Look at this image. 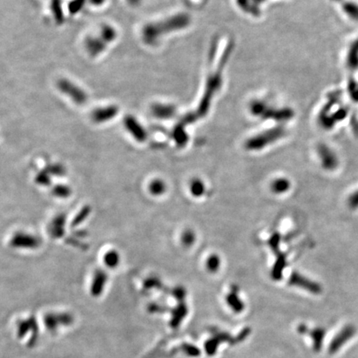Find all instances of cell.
I'll list each match as a JSON object with an SVG mask.
<instances>
[{
  "instance_id": "cell-1",
  "label": "cell",
  "mask_w": 358,
  "mask_h": 358,
  "mask_svg": "<svg viewBox=\"0 0 358 358\" xmlns=\"http://www.w3.org/2000/svg\"><path fill=\"white\" fill-rule=\"evenodd\" d=\"M188 23L189 17L186 15H175L163 22L149 23L142 32L143 38L147 43L152 44L167 33L184 29Z\"/></svg>"
},
{
  "instance_id": "cell-2",
  "label": "cell",
  "mask_w": 358,
  "mask_h": 358,
  "mask_svg": "<svg viewBox=\"0 0 358 358\" xmlns=\"http://www.w3.org/2000/svg\"><path fill=\"white\" fill-rule=\"evenodd\" d=\"M285 136V130L282 128H275L273 130H268L261 135L256 136L254 138L249 139L246 143V148L248 150H261L267 144L276 141L277 139Z\"/></svg>"
},
{
  "instance_id": "cell-3",
  "label": "cell",
  "mask_w": 358,
  "mask_h": 358,
  "mask_svg": "<svg viewBox=\"0 0 358 358\" xmlns=\"http://www.w3.org/2000/svg\"><path fill=\"white\" fill-rule=\"evenodd\" d=\"M57 88L76 104H83L87 102V94L85 90L68 79L60 80L57 82Z\"/></svg>"
},
{
  "instance_id": "cell-4",
  "label": "cell",
  "mask_w": 358,
  "mask_h": 358,
  "mask_svg": "<svg viewBox=\"0 0 358 358\" xmlns=\"http://www.w3.org/2000/svg\"><path fill=\"white\" fill-rule=\"evenodd\" d=\"M357 328L353 325H347L341 328L337 335L333 338L328 347L329 354L338 353L347 341H350L355 336Z\"/></svg>"
},
{
  "instance_id": "cell-5",
  "label": "cell",
  "mask_w": 358,
  "mask_h": 358,
  "mask_svg": "<svg viewBox=\"0 0 358 358\" xmlns=\"http://www.w3.org/2000/svg\"><path fill=\"white\" fill-rule=\"evenodd\" d=\"M41 244V240L37 237L34 235L25 233V232H17L14 235L10 240V245L18 249H34L38 248Z\"/></svg>"
},
{
  "instance_id": "cell-6",
  "label": "cell",
  "mask_w": 358,
  "mask_h": 358,
  "mask_svg": "<svg viewBox=\"0 0 358 358\" xmlns=\"http://www.w3.org/2000/svg\"><path fill=\"white\" fill-rule=\"evenodd\" d=\"M124 125L125 130L130 133L136 141L139 142V143H144V141H146L147 137H148L146 130L143 127V125L137 120V119L135 118L134 116H126L124 119Z\"/></svg>"
},
{
  "instance_id": "cell-7",
  "label": "cell",
  "mask_w": 358,
  "mask_h": 358,
  "mask_svg": "<svg viewBox=\"0 0 358 358\" xmlns=\"http://www.w3.org/2000/svg\"><path fill=\"white\" fill-rule=\"evenodd\" d=\"M289 283L290 285L302 288L314 294H319L322 292V287L320 285L313 282L310 279H307L306 277L303 276L297 272H293L291 274Z\"/></svg>"
},
{
  "instance_id": "cell-8",
  "label": "cell",
  "mask_w": 358,
  "mask_h": 358,
  "mask_svg": "<svg viewBox=\"0 0 358 358\" xmlns=\"http://www.w3.org/2000/svg\"><path fill=\"white\" fill-rule=\"evenodd\" d=\"M119 108L116 105H108L104 107L97 108L92 111V120L98 124L110 121L118 115Z\"/></svg>"
},
{
  "instance_id": "cell-9",
  "label": "cell",
  "mask_w": 358,
  "mask_h": 358,
  "mask_svg": "<svg viewBox=\"0 0 358 358\" xmlns=\"http://www.w3.org/2000/svg\"><path fill=\"white\" fill-rule=\"evenodd\" d=\"M319 154L321 158L322 164L325 170H333L339 165V160L336 156L335 153H333V150H331L327 145L321 144L319 145Z\"/></svg>"
},
{
  "instance_id": "cell-10",
  "label": "cell",
  "mask_w": 358,
  "mask_h": 358,
  "mask_svg": "<svg viewBox=\"0 0 358 358\" xmlns=\"http://www.w3.org/2000/svg\"><path fill=\"white\" fill-rule=\"evenodd\" d=\"M222 341H230L231 344H235V338H231L228 333H216L214 338L210 339L205 343V350L208 355H214L217 352L218 345Z\"/></svg>"
},
{
  "instance_id": "cell-11",
  "label": "cell",
  "mask_w": 358,
  "mask_h": 358,
  "mask_svg": "<svg viewBox=\"0 0 358 358\" xmlns=\"http://www.w3.org/2000/svg\"><path fill=\"white\" fill-rule=\"evenodd\" d=\"M107 43L101 37H90L85 40V48L92 57H96L105 50Z\"/></svg>"
},
{
  "instance_id": "cell-12",
  "label": "cell",
  "mask_w": 358,
  "mask_h": 358,
  "mask_svg": "<svg viewBox=\"0 0 358 358\" xmlns=\"http://www.w3.org/2000/svg\"><path fill=\"white\" fill-rule=\"evenodd\" d=\"M108 275L103 270H97L94 273L90 291L94 296H98L104 290V285L107 282Z\"/></svg>"
},
{
  "instance_id": "cell-13",
  "label": "cell",
  "mask_w": 358,
  "mask_h": 358,
  "mask_svg": "<svg viewBox=\"0 0 358 358\" xmlns=\"http://www.w3.org/2000/svg\"><path fill=\"white\" fill-rule=\"evenodd\" d=\"M67 217L64 213L58 214L54 217L50 225V234L51 237L58 239L65 235V225Z\"/></svg>"
},
{
  "instance_id": "cell-14",
  "label": "cell",
  "mask_w": 358,
  "mask_h": 358,
  "mask_svg": "<svg viewBox=\"0 0 358 358\" xmlns=\"http://www.w3.org/2000/svg\"><path fill=\"white\" fill-rule=\"evenodd\" d=\"M151 112L156 118L161 119H168L175 116L176 109L172 104H161L157 103L152 105Z\"/></svg>"
},
{
  "instance_id": "cell-15",
  "label": "cell",
  "mask_w": 358,
  "mask_h": 358,
  "mask_svg": "<svg viewBox=\"0 0 358 358\" xmlns=\"http://www.w3.org/2000/svg\"><path fill=\"white\" fill-rule=\"evenodd\" d=\"M347 67L351 71H356L358 70V38L350 45L349 49L347 51V60H346Z\"/></svg>"
},
{
  "instance_id": "cell-16",
  "label": "cell",
  "mask_w": 358,
  "mask_h": 358,
  "mask_svg": "<svg viewBox=\"0 0 358 358\" xmlns=\"http://www.w3.org/2000/svg\"><path fill=\"white\" fill-rule=\"evenodd\" d=\"M274 253L277 256V259L271 272V276L274 280H279L282 278L283 271L286 266V257L279 250L274 251Z\"/></svg>"
},
{
  "instance_id": "cell-17",
  "label": "cell",
  "mask_w": 358,
  "mask_h": 358,
  "mask_svg": "<svg viewBox=\"0 0 358 358\" xmlns=\"http://www.w3.org/2000/svg\"><path fill=\"white\" fill-rule=\"evenodd\" d=\"M341 3V9L344 13L351 18L358 22V3L348 0H334Z\"/></svg>"
},
{
  "instance_id": "cell-18",
  "label": "cell",
  "mask_w": 358,
  "mask_h": 358,
  "mask_svg": "<svg viewBox=\"0 0 358 358\" xmlns=\"http://www.w3.org/2000/svg\"><path fill=\"white\" fill-rule=\"evenodd\" d=\"M307 333L310 334L312 339L313 341V349L315 350L316 352L320 351L323 346V341L324 339L325 334H326V331L322 327H317L312 331H307Z\"/></svg>"
},
{
  "instance_id": "cell-19",
  "label": "cell",
  "mask_w": 358,
  "mask_h": 358,
  "mask_svg": "<svg viewBox=\"0 0 358 358\" xmlns=\"http://www.w3.org/2000/svg\"><path fill=\"white\" fill-rule=\"evenodd\" d=\"M103 262L108 268H116L120 262V256L116 250H110L104 255Z\"/></svg>"
},
{
  "instance_id": "cell-20",
  "label": "cell",
  "mask_w": 358,
  "mask_h": 358,
  "mask_svg": "<svg viewBox=\"0 0 358 358\" xmlns=\"http://www.w3.org/2000/svg\"><path fill=\"white\" fill-rule=\"evenodd\" d=\"M166 189L165 183L158 178L151 181L150 184H149V191H150V194L155 196V197L164 194L166 192Z\"/></svg>"
},
{
  "instance_id": "cell-21",
  "label": "cell",
  "mask_w": 358,
  "mask_h": 358,
  "mask_svg": "<svg viewBox=\"0 0 358 358\" xmlns=\"http://www.w3.org/2000/svg\"><path fill=\"white\" fill-rule=\"evenodd\" d=\"M226 302L229 306L235 311V313H240L244 309V304L237 295L236 291H232L226 297Z\"/></svg>"
},
{
  "instance_id": "cell-22",
  "label": "cell",
  "mask_w": 358,
  "mask_h": 358,
  "mask_svg": "<svg viewBox=\"0 0 358 358\" xmlns=\"http://www.w3.org/2000/svg\"><path fill=\"white\" fill-rule=\"evenodd\" d=\"M106 43H112L117 37L116 29L110 25H104L101 29V36Z\"/></svg>"
},
{
  "instance_id": "cell-23",
  "label": "cell",
  "mask_w": 358,
  "mask_h": 358,
  "mask_svg": "<svg viewBox=\"0 0 358 358\" xmlns=\"http://www.w3.org/2000/svg\"><path fill=\"white\" fill-rule=\"evenodd\" d=\"M90 212H91V208L90 206H85L84 207H82L77 214L73 218V220L71 221V226L72 228H75L76 226H79L80 224H82V222H85V219L89 217Z\"/></svg>"
},
{
  "instance_id": "cell-24",
  "label": "cell",
  "mask_w": 358,
  "mask_h": 358,
  "mask_svg": "<svg viewBox=\"0 0 358 358\" xmlns=\"http://www.w3.org/2000/svg\"><path fill=\"white\" fill-rule=\"evenodd\" d=\"M290 183L286 178H278L271 184V189L275 193H284L290 188Z\"/></svg>"
},
{
  "instance_id": "cell-25",
  "label": "cell",
  "mask_w": 358,
  "mask_h": 358,
  "mask_svg": "<svg viewBox=\"0 0 358 358\" xmlns=\"http://www.w3.org/2000/svg\"><path fill=\"white\" fill-rule=\"evenodd\" d=\"M172 137L174 138L175 142L177 143L178 146H184L188 142V136L187 134L183 129L182 125H178L177 127L175 128L172 133Z\"/></svg>"
},
{
  "instance_id": "cell-26",
  "label": "cell",
  "mask_w": 358,
  "mask_h": 358,
  "mask_svg": "<svg viewBox=\"0 0 358 358\" xmlns=\"http://www.w3.org/2000/svg\"><path fill=\"white\" fill-rule=\"evenodd\" d=\"M52 194L60 198H67L71 194V189L68 185L57 184L52 188Z\"/></svg>"
},
{
  "instance_id": "cell-27",
  "label": "cell",
  "mask_w": 358,
  "mask_h": 358,
  "mask_svg": "<svg viewBox=\"0 0 358 358\" xmlns=\"http://www.w3.org/2000/svg\"><path fill=\"white\" fill-rule=\"evenodd\" d=\"M190 192L196 198L201 197L205 192V187L200 179L195 178L190 184Z\"/></svg>"
},
{
  "instance_id": "cell-28",
  "label": "cell",
  "mask_w": 358,
  "mask_h": 358,
  "mask_svg": "<svg viewBox=\"0 0 358 358\" xmlns=\"http://www.w3.org/2000/svg\"><path fill=\"white\" fill-rule=\"evenodd\" d=\"M51 7L55 19L57 23H62L63 21L62 1L61 0H51Z\"/></svg>"
},
{
  "instance_id": "cell-29",
  "label": "cell",
  "mask_w": 358,
  "mask_h": 358,
  "mask_svg": "<svg viewBox=\"0 0 358 358\" xmlns=\"http://www.w3.org/2000/svg\"><path fill=\"white\" fill-rule=\"evenodd\" d=\"M347 90L351 99L356 103H358V81L354 79L350 80Z\"/></svg>"
},
{
  "instance_id": "cell-30",
  "label": "cell",
  "mask_w": 358,
  "mask_h": 358,
  "mask_svg": "<svg viewBox=\"0 0 358 358\" xmlns=\"http://www.w3.org/2000/svg\"><path fill=\"white\" fill-rule=\"evenodd\" d=\"M35 181L38 185L41 186H48L51 184V178H50V173L45 170L43 172H39L38 174L36 176Z\"/></svg>"
},
{
  "instance_id": "cell-31",
  "label": "cell",
  "mask_w": 358,
  "mask_h": 358,
  "mask_svg": "<svg viewBox=\"0 0 358 358\" xmlns=\"http://www.w3.org/2000/svg\"><path fill=\"white\" fill-rule=\"evenodd\" d=\"M219 266H220V258L216 255H212L206 260V267L211 272H216L219 269Z\"/></svg>"
},
{
  "instance_id": "cell-32",
  "label": "cell",
  "mask_w": 358,
  "mask_h": 358,
  "mask_svg": "<svg viewBox=\"0 0 358 358\" xmlns=\"http://www.w3.org/2000/svg\"><path fill=\"white\" fill-rule=\"evenodd\" d=\"M195 240H196V236H195L194 232L191 230H187L182 235V243L185 246L188 247L193 245Z\"/></svg>"
},
{
  "instance_id": "cell-33",
  "label": "cell",
  "mask_w": 358,
  "mask_h": 358,
  "mask_svg": "<svg viewBox=\"0 0 358 358\" xmlns=\"http://www.w3.org/2000/svg\"><path fill=\"white\" fill-rule=\"evenodd\" d=\"M86 0H71L69 3V11L71 15H76V13L81 10L85 4Z\"/></svg>"
},
{
  "instance_id": "cell-34",
  "label": "cell",
  "mask_w": 358,
  "mask_h": 358,
  "mask_svg": "<svg viewBox=\"0 0 358 358\" xmlns=\"http://www.w3.org/2000/svg\"><path fill=\"white\" fill-rule=\"evenodd\" d=\"M48 171L50 174L55 175V176H62V175L65 174V169L64 167L59 164H53V165H50L48 167L47 169Z\"/></svg>"
},
{
  "instance_id": "cell-35",
  "label": "cell",
  "mask_w": 358,
  "mask_h": 358,
  "mask_svg": "<svg viewBox=\"0 0 358 358\" xmlns=\"http://www.w3.org/2000/svg\"><path fill=\"white\" fill-rule=\"evenodd\" d=\"M348 204L351 208H358V190L353 194L351 195L348 199Z\"/></svg>"
},
{
  "instance_id": "cell-36",
  "label": "cell",
  "mask_w": 358,
  "mask_h": 358,
  "mask_svg": "<svg viewBox=\"0 0 358 358\" xmlns=\"http://www.w3.org/2000/svg\"><path fill=\"white\" fill-rule=\"evenodd\" d=\"M185 290H184V288L178 287L175 289L173 291V295L178 299H183L185 297Z\"/></svg>"
},
{
  "instance_id": "cell-37",
  "label": "cell",
  "mask_w": 358,
  "mask_h": 358,
  "mask_svg": "<svg viewBox=\"0 0 358 358\" xmlns=\"http://www.w3.org/2000/svg\"><path fill=\"white\" fill-rule=\"evenodd\" d=\"M352 125H353V131L355 134L358 135V119H353L352 121Z\"/></svg>"
},
{
  "instance_id": "cell-38",
  "label": "cell",
  "mask_w": 358,
  "mask_h": 358,
  "mask_svg": "<svg viewBox=\"0 0 358 358\" xmlns=\"http://www.w3.org/2000/svg\"><path fill=\"white\" fill-rule=\"evenodd\" d=\"M92 5L94 6H101L105 2V0H89Z\"/></svg>"
},
{
  "instance_id": "cell-39",
  "label": "cell",
  "mask_w": 358,
  "mask_h": 358,
  "mask_svg": "<svg viewBox=\"0 0 358 358\" xmlns=\"http://www.w3.org/2000/svg\"><path fill=\"white\" fill-rule=\"evenodd\" d=\"M307 331H308V329H307V327L306 325L300 324L299 327H298V332H299V333H307Z\"/></svg>"
},
{
  "instance_id": "cell-40",
  "label": "cell",
  "mask_w": 358,
  "mask_h": 358,
  "mask_svg": "<svg viewBox=\"0 0 358 358\" xmlns=\"http://www.w3.org/2000/svg\"><path fill=\"white\" fill-rule=\"evenodd\" d=\"M142 0H127L128 3H130L131 6H138L139 3H141Z\"/></svg>"
}]
</instances>
